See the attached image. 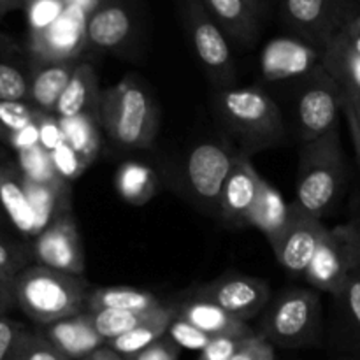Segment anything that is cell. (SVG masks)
Masks as SVG:
<instances>
[{"label":"cell","mask_w":360,"mask_h":360,"mask_svg":"<svg viewBox=\"0 0 360 360\" xmlns=\"http://www.w3.org/2000/svg\"><path fill=\"white\" fill-rule=\"evenodd\" d=\"M283 84L290 86L292 123L288 129H292L299 146L326 136L340 125L343 91L322 63L306 76Z\"/></svg>","instance_id":"8992f818"},{"label":"cell","mask_w":360,"mask_h":360,"mask_svg":"<svg viewBox=\"0 0 360 360\" xmlns=\"http://www.w3.org/2000/svg\"><path fill=\"white\" fill-rule=\"evenodd\" d=\"M16 306L35 323L49 326L84 311L90 285L84 276L28 266L13 281Z\"/></svg>","instance_id":"277c9868"},{"label":"cell","mask_w":360,"mask_h":360,"mask_svg":"<svg viewBox=\"0 0 360 360\" xmlns=\"http://www.w3.org/2000/svg\"><path fill=\"white\" fill-rule=\"evenodd\" d=\"M115 185L123 200L143 206L157 193V176L146 164L125 162L116 171Z\"/></svg>","instance_id":"f546056e"},{"label":"cell","mask_w":360,"mask_h":360,"mask_svg":"<svg viewBox=\"0 0 360 360\" xmlns=\"http://www.w3.org/2000/svg\"><path fill=\"white\" fill-rule=\"evenodd\" d=\"M0 280H4V278H0Z\"/></svg>","instance_id":"6f0895ef"},{"label":"cell","mask_w":360,"mask_h":360,"mask_svg":"<svg viewBox=\"0 0 360 360\" xmlns=\"http://www.w3.org/2000/svg\"><path fill=\"white\" fill-rule=\"evenodd\" d=\"M327 336L345 355H360V269L330 295Z\"/></svg>","instance_id":"e0dca14e"},{"label":"cell","mask_w":360,"mask_h":360,"mask_svg":"<svg viewBox=\"0 0 360 360\" xmlns=\"http://www.w3.org/2000/svg\"><path fill=\"white\" fill-rule=\"evenodd\" d=\"M63 139L77 151L88 164L98 157L101 151V115H79L74 118H60Z\"/></svg>","instance_id":"4dcf8cb0"},{"label":"cell","mask_w":360,"mask_h":360,"mask_svg":"<svg viewBox=\"0 0 360 360\" xmlns=\"http://www.w3.org/2000/svg\"><path fill=\"white\" fill-rule=\"evenodd\" d=\"M210 108L214 122L241 153L252 157L287 144L290 129L283 109L262 86L211 88Z\"/></svg>","instance_id":"6da1fadb"},{"label":"cell","mask_w":360,"mask_h":360,"mask_svg":"<svg viewBox=\"0 0 360 360\" xmlns=\"http://www.w3.org/2000/svg\"><path fill=\"white\" fill-rule=\"evenodd\" d=\"M174 309L178 319L192 323L211 338H248L257 333L248 326V322L236 319L214 302L202 299L186 297V301Z\"/></svg>","instance_id":"44dd1931"},{"label":"cell","mask_w":360,"mask_h":360,"mask_svg":"<svg viewBox=\"0 0 360 360\" xmlns=\"http://www.w3.org/2000/svg\"><path fill=\"white\" fill-rule=\"evenodd\" d=\"M188 297L210 301L236 319L248 322L266 309L273 297L269 281L248 274H224L214 281L197 287Z\"/></svg>","instance_id":"7c38bea8"},{"label":"cell","mask_w":360,"mask_h":360,"mask_svg":"<svg viewBox=\"0 0 360 360\" xmlns=\"http://www.w3.org/2000/svg\"><path fill=\"white\" fill-rule=\"evenodd\" d=\"M231 360H276V352L269 341L255 333L241 340Z\"/></svg>","instance_id":"b9f144b4"},{"label":"cell","mask_w":360,"mask_h":360,"mask_svg":"<svg viewBox=\"0 0 360 360\" xmlns=\"http://www.w3.org/2000/svg\"><path fill=\"white\" fill-rule=\"evenodd\" d=\"M28 255L25 250L0 241V278L13 283L14 278L28 267Z\"/></svg>","instance_id":"60d3db41"},{"label":"cell","mask_w":360,"mask_h":360,"mask_svg":"<svg viewBox=\"0 0 360 360\" xmlns=\"http://www.w3.org/2000/svg\"><path fill=\"white\" fill-rule=\"evenodd\" d=\"M27 330L25 323L7 319V316H0V360L14 359Z\"/></svg>","instance_id":"ab89813d"},{"label":"cell","mask_w":360,"mask_h":360,"mask_svg":"<svg viewBox=\"0 0 360 360\" xmlns=\"http://www.w3.org/2000/svg\"><path fill=\"white\" fill-rule=\"evenodd\" d=\"M32 70L16 48L0 58V102H25L30 90Z\"/></svg>","instance_id":"1f68e13d"},{"label":"cell","mask_w":360,"mask_h":360,"mask_svg":"<svg viewBox=\"0 0 360 360\" xmlns=\"http://www.w3.org/2000/svg\"><path fill=\"white\" fill-rule=\"evenodd\" d=\"M322 67L340 84L343 95L360 101V14L327 46Z\"/></svg>","instance_id":"ac0fdd59"},{"label":"cell","mask_w":360,"mask_h":360,"mask_svg":"<svg viewBox=\"0 0 360 360\" xmlns=\"http://www.w3.org/2000/svg\"><path fill=\"white\" fill-rule=\"evenodd\" d=\"M101 88L94 65L79 60L72 79L56 102V118H74L79 115H101Z\"/></svg>","instance_id":"603a6c76"},{"label":"cell","mask_w":360,"mask_h":360,"mask_svg":"<svg viewBox=\"0 0 360 360\" xmlns=\"http://www.w3.org/2000/svg\"><path fill=\"white\" fill-rule=\"evenodd\" d=\"M88 313V311H86ZM174 313V308L162 306L153 311H127V309H102V311L88 313L90 323L94 329L105 340V343L136 327L144 326L153 320L164 319Z\"/></svg>","instance_id":"f1b7e54d"},{"label":"cell","mask_w":360,"mask_h":360,"mask_svg":"<svg viewBox=\"0 0 360 360\" xmlns=\"http://www.w3.org/2000/svg\"><path fill=\"white\" fill-rule=\"evenodd\" d=\"M77 63H79V60L34 63L27 101L39 111L53 115L56 102L60 101L67 84L72 79Z\"/></svg>","instance_id":"cb8c5ba5"},{"label":"cell","mask_w":360,"mask_h":360,"mask_svg":"<svg viewBox=\"0 0 360 360\" xmlns=\"http://www.w3.org/2000/svg\"><path fill=\"white\" fill-rule=\"evenodd\" d=\"M357 269H360V221L350 218L327 231L304 280L320 294L333 295Z\"/></svg>","instance_id":"30bf717a"},{"label":"cell","mask_w":360,"mask_h":360,"mask_svg":"<svg viewBox=\"0 0 360 360\" xmlns=\"http://www.w3.org/2000/svg\"><path fill=\"white\" fill-rule=\"evenodd\" d=\"M245 2L252 7V11L259 16V20L262 21V23L273 14V11L276 9V0H245Z\"/></svg>","instance_id":"c3c4849f"},{"label":"cell","mask_w":360,"mask_h":360,"mask_svg":"<svg viewBox=\"0 0 360 360\" xmlns=\"http://www.w3.org/2000/svg\"><path fill=\"white\" fill-rule=\"evenodd\" d=\"M83 360H101V359H98L97 355L94 354V355H90V357H86V359H83Z\"/></svg>","instance_id":"db71d44e"},{"label":"cell","mask_w":360,"mask_h":360,"mask_svg":"<svg viewBox=\"0 0 360 360\" xmlns=\"http://www.w3.org/2000/svg\"><path fill=\"white\" fill-rule=\"evenodd\" d=\"M245 338H214L202 352L199 360H231Z\"/></svg>","instance_id":"f6af8a7d"},{"label":"cell","mask_w":360,"mask_h":360,"mask_svg":"<svg viewBox=\"0 0 360 360\" xmlns=\"http://www.w3.org/2000/svg\"><path fill=\"white\" fill-rule=\"evenodd\" d=\"M32 257L37 260L39 266L84 276L86 260L72 213L60 217L34 239Z\"/></svg>","instance_id":"9a60e30c"},{"label":"cell","mask_w":360,"mask_h":360,"mask_svg":"<svg viewBox=\"0 0 360 360\" xmlns=\"http://www.w3.org/2000/svg\"><path fill=\"white\" fill-rule=\"evenodd\" d=\"M179 350H181V348L165 334L164 338H160V340L155 341L153 345H150V347L144 348L143 352L132 355V357H129L127 360H178Z\"/></svg>","instance_id":"ee69618b"},{"label":"cell","mask_w":360,"mask_h":360,"mask_svg":"<svg viewBox=\"0 0 360 360\" xmlns=\"http://www.w3.org/2000/svg\"><path fill=\"white\" fill-rule=\"evenodd\" d=\"M86 21L88 14L83 9L67 6L55 23L32 34L30 51L34 63L79 60L83 51L88 49Z\"/></svg>","instance_id":"5bb4252c"},{"label":"cell","mask_w":360,"mask_h":360,"mask_svg":"<svg viewBox=\"0 0 360 360\" xmlns=\"http://www.w3.org/2000/svg\"><path fill=\"white\" fill-rule=\"evenodd\" d=\"M327 231L329 227L323 224V220L311 217L297 204L292 202L288 224L278 234V238L269 243L281 269L292 276L304 278Z\"/></svg>","instance_id":"8fae6325"},{"label":"cell","mask_w":360,"mask_h":360,"mask_svg":"<svg viewBox=\"0 0 360 360\" xmlns=\"http://www.w3.org/2000/svg\"><path fill=\"white\" fill-rule=\"evenodd\" d=\"M0 316H4V311H0Z\"/></svg>","instance_id":"11a10c76"},{"label":"cell","mask_w":360,"mask_h":360,"mask_svg":"<svg viewBox=\"0 0 360 360\" xmlns=\"http://www.w3.org/2000/svg\"><path fill=\"white\" fill-rule=\"evenodd\" d=\"M27 2H28V0H25V6H27Z\"/></svg>","instance_id":"9f6ffc18"},{"label":"cell","mask_w":360,"mask_h":360,"mask_svg":"<svg viewBox=\"0 0 360 360\" xmlns=\"http://www.w3.org/2000/svg\"><path fill=\"white\" fill-rule=\"evenodd\" d=\"M340 360H360L359 357H354V355H343Z\"/></svg>","instance_id":"f5cc1de1"},{"label":"cell","mask_w":360,"mask_h":360,"mask_svg":"<svg viewBox=\"0 0 360 360\" xmlns=\"http://www.w3.org/2000/svg\"><path fill=\"white\" fill-rule=\"evenodd\" d=\"M42 111L27 102H0V139L7 141L35 123Z\"/></svg>","instance_id":"836d02e7"},{"label":"cell","mask_w":360,"mask_h":360,"mask_svg":"<svg viewBox=\"0 0 360 360\" xmlns=\"http://www.w3.org/2000/svg\"><path fill=\"white\" fill-rule=\"evenodd\" d=\"M292 204L285 202L281 192H278L269 181L262 178L259 186V195H257L255 204L246 218L248 227H255L257 231L262 232L269 243L278 238L285 225L290 218Z\"/></svg>","instance_id":"484cf974"},{"label":"cell","mask_w":360,"mask_h":360,"mask_svg":"<svg viewBox=\"0 0 360 360\" xmlns=\"http://www.w3.org/2000/svg\"><path fill=\"white\" fill-rule=\"evenodd\" d=\"M88 48L127 53L139 39V16L129 0H105L88 16Z\"/></svg>","instance_id":"4fadbf2b"},{"label":"cell","mask_w":360,"mask_h":360,"mask_svg":"<svg viewBox=\"0 0 360 360\" xmlns=\"http://www.w3.org/2000/svg\"><path fill=\"white\" fill-rule=\"evenodd\" d=\"M39 333L70 360H83L105 347V340L94 329L86 311L39 327Z\"/></svg>","instance_id":"ffe728a7"},{"label":"cell","mask_w":360,"mask_h":360,"mask_svg":"<svg viewBox=\"0 0 360 360\" xmlns=\"http://www.w3.org/2000/svg\"><path fill=\"white\" fill-rule=\"evenodd\" d=\"M322 55L323 53L319 48L295 35L273 37L260 51V76L271 84L290 83L320 65Z\"/></svg>","instance_id":"2e32d148"},{"label":"cell","mask_w":360,"mask_h":360,"mask_svg":"<svg viewBox=\"0 0 360 360\" xmlns=\"http://www.w3.org/2000/svg\"><path fill=\"white\" fill-rule=\"evenodd\" d=\"M39 132H41V146L49 153L55 151L62 143H65L62 123L55 115L42 112L41 118H39Z\"/></svg>","instance_id":"7bdbcfd3"},{"label":"cell","mask_w":360,"mask_h":360,"mask_svg":"<svg viewBox=\"0 0 360 360\" xmlns=\"http://www.w3.org/2000/svg\"><path fill=\"white\" fill-rule=\"evenodd\" d=\"M176 319V309L172 315L164 316V319L153 320V322H148L144 326L136 327V329L129 330V333L122 334V336L115 338V340L108 341L105 347H109L111 350H115L116 354H120L122 357L129 359L132 355L139 354L144 348H148L150 345H153L155 341H158L160 338H164L167 334L169 326H171L172 320Z\"/></svg>","instance_id":"d6a6232c"},{"label":"cell","mask_w":360,"mask_h":360,"mask_svg":"<svg viewBox=\"0 0 360 360\" xmlns=\"http://www.w3.org/2000/svg\"><path fill=\"white\" fill-rule=\"evenodd\" d=\"M51 158L58 176L65 181H74L90 167V164L67 143H62L55 151H51Z\"/></svg>","instance_id":"74e56055"},{"label":"cell","mask_w":360,"mask_h":360,"mask_svg":"<svg viewBox=\"0 0 360 360\" xmlns=\"http://www.w3.org/2000/svg\"><path fill=\"white\" fill-rule=\"evenodd\" d=\"M28 200L35 213L39 234L55 220L70 211V185L65 179H56L53 183H35L25 178Z\"/></svg>","instance_id":"4316f807"},{"label":"cell","mask_w":360,"mask_h":360,"mask_svg":"<svg viewBox=\"0 0 360 360\" xmlns=\"http://www.w3.org/2000/svg\"><path fill=\"white\" fill-rule=\"evenodd\" d=\"M0 202L21 234L37 238V220L25 188V176L14 167H0Z\"/></svg>","instance_id":"d4e9b609"},{"label":"cell","mask_w":360,"mask_h":360,"mask_svg":"<svg viewBox=\"0 0 360 360\" xmlns=\"http://www.w3.org/2000/svg\"><path fill=\"white\" fill-rule=\"evenodd\" d=\"M13 360H70L60 354L39 330H27Z\"/></svg>","instance_id":"d590c367"},{"label":"cell","mask_w":360,"mask_h":360,"mask_svg":"<svg viewBox=\"0 0 360 360\" xmlns=\"http://www.w3.org/2000/svg\"><path fill=\"white\" fill-rule=\"evenodd\" d=\"M95 355H97L101 360H127L125 357H122L120 354H116L115 350H111L109 347H102L101 350L95 352Z\"/></svg>","instance_id":"f907efd6"},{"label":"cell","mask_w":360,"mask_h":360,"mask_svg":"<svg viewBox=\"0 0 360 360\" xmlns=\"http://www.w3.org/2000/svg\"><path fill=\"white\" fill-rule=\"evenodd\" d=\"M27 7L32 34H35L55 23L67 9V4L63 0H28Z\"/></svg>","instance_id":"8d00e7d4"},{"label":"cell","mask_w":360,"mask_h":360,"mask_svg":"<svg viewBox=\"0 0 360 360\" xmlns=\"http://www.w3.org/2000/svg\"><path fill=\"white\" fill-rule=\"evenodd\" d=\"M179 11L193 55L211 88L236 86L238 70L231 51V41L213 20L202 0H181Z\"/></svg>","instance_id":"52a82bcc"},{"label":"cell","mask_w":360,"mask_h":360,"mask_svg":"<svg viewBox=\"0 0 360 360\" xmlns=\"http://www.w3.org/2000/svg\"><path fill=\"white\" fill-rule=\"evenodd\" d=\"M260 181L262 176L253 167L252 157L238 151L221 190L220 204H218L220 217L229 224L245 227L248 213L259 195Z\"/></svg>","instance_id":"d6986e66"},{"label":"cell","mask_w":360,"mask_h":360,"mask_svg":"<svg viewBox=\"0 0 360 360\" xmlns=\"http://www.w3.org/2000/svg\"><path fill=\"white\" fill-rule=\"evenodd\" d=\"M359 4H360V0H359Z\"/></svg>","instance_id":"680465c9"},{"label":"cell","mask_w":360,"mask_h":360,"mask_svg":"<svg viewBox=\"0 0 360 360\" xmlns=\"http://www.w3.org/2000/svg\"><path fill=\"white\" fill-rule=\"evenodd\" d=\"M167 336L171 338L179 348H188V350L200 352L214 340V338L207 336L206 333H202V330H199L197 327H193L192 323L178 319V316H176L171 322V326H169Z\"/></svg>","instance_id":"f35d334b"},{"label":"cell","mask_w":360,"mask_h":360,"mask_svg":"<svg viewBox=\"0 0 360 360\" xmlns=\"http://www.w3.org/2000/svg\"><path fill=\"white\" fill-rule=\"evenodd\" d=\"M257 334L274 348L319 347L326 334L320 292L315 288L287 287L273 294L260 316Z\"/></svg>","instance_id":"5b68a950"},{"label":"cell","mask_w":360,"mask_h":360,"mask_svg":"<svg viewBox=\"0 0 360 360\" xmlns=\"http://www.w3.org/2000/svg\"><path fill=\"white\" fill-rule=\"evenodd\" d=\"M20 167L21 174L35 183H53L56 179H63L56 172L51 153L46 151L41 144L20 151Z\"/></svg>","instance_id":"e575fe53"},{"label":"cell","mask_w":360,"mask_h":360,"mask_svg":"<svg viewBox=\"0 0 360 360\" xmlns=\"http://www.w3.org/2000/svg\"><path fill=\"white\" fill-rule=\"evenodd\" d=\"M101 123L120 150H146L160 127V109L146 84L127 76L101 95Z\"/></svg>","instance_id":"3957f363"},{"label":"cell","mask_w":360,"mask_h":360,"mask_svg":"<svg viewBox=\"0 0 360 360\" xmlns=\"http://www.w3.org/2000/svg\"><path fill=\"white\" fill-rule=\"evenodd\" d=\"M202 2L229 41L241 48H252L257 44L262 32V21L245 0H202Z\"/></svg>","instance_id":"7402d4cb"},{"label":"cell","mask_w":360,"mask_h":360,"mask_svg":"<svg viewBox=\"0 0 360 360\" xmlns=\"http://www.w3.org/2000/svg\"><path fill=\"white\" fill-rule=\"evenodd\" d=\"M20 6H25V0H0V14L9 13L11 9H16Z\"/></svg>","instance_id":"816d5d0a"},{"label":"cell","mask_w":360,"mask_h":360,"mask_svg":"<svg viewBox=\"0 0 360 360\" xmlns=\"http://www.w3.org/2000/svg\"><path fill=\"white\" fill-rule=\"evenodd\" d=\"M350 167L340 125L319 139L299 146L295 200L301 210L323 220L334 213L348 190Z\"/></svg>","instance_id":"7a4b0ae2"},{"label":"cell","mask_w":360,"mask_h":360,"mask_svg":"<svg viewBox=\"0 0 360 360\" xmlns=\"http://www.w3.org/2000/svg\"><path fill=\"white\" fill-rule=\"evenodd\" d=\"M162 302L151 292L134 287L90 288L84 302V311L102 309H127V311H153L162 308Z\"/></svg>","instance_id":"83f0119b"},{"label":"cell","mask_w":360,"mask_h":360,"mask_svg":"<svg viewBox=\"0 0 360 360\" xmlns=\"http://www.w3.org/2000/svg\"><path fill=\"white\" fill-rule=\"evenodd\" d=\"M16 304V299H14L13 292V283L6 280H0V311H6V309L13 308Z\"/></svg>","instance_id":"681fc988"},{"label":"cell","mask_w":360,"mask_h":360,"mask_svg":"<svg viewBox=\"0 0 360 360\" xmlns=\"http://www.w3.org/2000/svg\"><path fill=\"white\" fill-rule=\"evenodd\" d=\"M236 153L231 141H202L190 148L179 165V185L197 206L218 213L221 190Z\"/></svg>","instance_id":"9c48e42d"},{"label":"cell","mask_w":360,"mask_h":360,"mask_svg":"<svg viewBox=\"0 0 360 360\" xmlns=\"http://www.w3.org/2000/svg\"><path fill=\"white\" fill-rule=\"evenodd\" d=\"M343 115L348 122V129H350L352 141H354V146H360V101L347 97L343 95Z\"/></svg>","instance_id":"bcb514c9"},{"label":"cell","mask_w":360,"mask_h":360,"mask_svg":"<svg viewBox=\"0 0 360 360\" xmlns=\"http://www.w3.org/2000/svg\"><path fill=\"white\" fill-rule=\"evenodd\" d=\"M276 13L288 34L326 51L333 39L360 14L359 0H276Z\"/></svg>","instance_id":"ba28073f"},{"label":"cell","mask_w":360,"mask_h":360,"mask_svg":"<svg viewBox=\"0 0 360 360\" xmlns=\"http://www.w3.org/2000/svg\"><path fill=\"white\" fill-rule=\"evenodd\" d=\"M355 148V160H357V185H355L354 193L350 200V218L360 221V146Z\"/></svg>","instance_id":"7dc6e473"}]
</instances>
